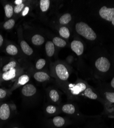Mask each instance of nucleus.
Masks as SVG:
<instances>
[{
	"instance_id": "4468645a",
	"label": "nucleus",
	"mask_w": 114,
	"mask_h": 128,
	"mask_svg": "<svg viewBox=\"0 0 114 128\" xmlns=\"http://www.w3.org/2000/svg\"><path fill=\"white\" fill-rule=\"evenodd\" d=\"M29 81V77L27 74H23L17 80L16 86H24Z\"/></svg>"
},
{
	"instance_id": "e433bc0d",
	"label": "nucleus",
	"mask_w": 114,
	"mask_h": 128,
	"mask_svg": "<svg viewBox=\"0 0 114 128\" xmlns=\"http://www.w3.org/2000/svg\"><path fill=\"white\" fill-rule=\"evenodd\" d=\"M20 128L17 127V126H14V127H13V128Z\"/></svg>"
},
{
	"instance_id": "cd10ccee",
	"label": "nucleus",
	"mask_w": 114,
	"mask_h": 128,
	"mask_svg": "<svg viewBox=\"0 0 114 128\" xmlns=\"http://www.w3.org/2000/svg\"><path fill=\"white\" fill-rule=\"evenodd\" d=\"M106 99L111 103H114V93L106 92L105 93Z\"/></svg>"
},
{
	"instance_id": "c85d7f7f",
	"label": "nucleus",
	"mask_w": 114,
	"mask_h": 128,
	"mask_svg": "<svg viewBox=\"0 0 114 128\" xmlns=\"http://www.w3.org/2000/svg\"><path fill=\"white\" fill-rule=\"evenodd\" d=\"M46 111L47 113L52 114H54L56 112L57 108L54 106L50 105V106H47V108L46 109Z\"/></svg>"
},
{
	"instance_id": "9d476101",
	"label": "nucleus",
	"mask_w": 114,
	"mask_h": 128,
	"mask_svg": "<svg viewBox=\"0 0 114 128\" xmlns=\"http://www.w3.org/2000/svg\"><path fill=\"white\" fill-rule=\"evenodd\" d=\"M17 76V70L16 68L8 71L3 72L2 76V79L5 81H8L14 79Z\"/></svg>"
},
{
	"instance_id": "1a4fd4ad",
	"label": "nucleus",
	"mask_w": 114,
	"mask_h": 128,
	"mask_svg": "<svg viewBox=\"0 0 114 128\" xmlns=\"http://www.w3.org/2000/svg\"><path fill=\"white\" fill-rule=\"evenodd\" d=\"M34 78L39 82H44L50 79V76L47 73L44 72H37L34 75Z\"/></svg>"
},
{
	"instance_id": "393cba45",
	"label": "nucleus",
	"mask_w": 114,
	"mask_h": 128,
	"mask_svg": "<svg viewBox=\"0 0 114 128\" xmlns=\"http://www.w3.org/2000/svg\"><path fill=\"white\" fill-rule=\"evenodd\" d=\"M17 64L15 61H12L5 65L2 68V71L3 72L8 71L9 70L15 69L16 67Z\"/></svg>"
},
{
	"instance_id": "72a5a7b5",
	"label": "nucleus",
	"mask_w": 114,
	"mask_h": 128,
	"mask_svg": "<svg viewBox=\"0 0 114 128\" xmlns=\"http://www.w3.org/2000/svg\"><path fill=\"white\" fill-rule=\"evenodd\" d=\"M3 42V38L1 34H0V47L2 45Z\"/></svg>"
},
{
	"instance_id": "a211bd4d",
	"label": "nucleus",
	"mask_w": 114,
	"mask_h": 128,
	"mask_svg": "<svg viewBox=\"0 0 114 128\" xmlns=\"http://www.w3.org/2000/svg\"><path fill=\"white\" fill-rule=\"evenodd\" d=\"M53 42L54 45L59 47H64L66 45V42L63 39L58 37H55L53 38Z\"/></svg>"
},
{
	"instance_id": "f8f14e48",
	"label": "nucleus",
	"mask_w": 114,
	"mask_h": 128,
	"mask_svg": "<svg viewBox=\"0 0 114 128\" xmlns=\"http://www.w3.org/2000/svg\"><path fill=\"white\" fill-rule=\"evenodd\" d=\"M21 47L23 52L25 54L30 56L33 54V49L29 46L27 42L25 40H22L21 42Z\"/></svg>"
},
{
	"instance_id": "6ab92c4d",
	"label": "nucleus",
	"mask_w": 114,
	"mask_h": 128,
	"mask_svg": "<svg viewBox=\"0 0 114 128\" xmlns=\"http://www.w3.org/2000/svg\"><path fill=\"white\" fill-rule=\"evenodd\" d=\"M6 51L8 54L11 56H16L18 52V49L16 46L14 45H9L7 46Z\"/></svg>"
},
{
	"instance_id": "f257e3e1",
	"label": "nucleus",
	"mask_w": 114,
	"mask_h": 128,
	"mask_svg": "<svg viewBox=\"0 0 114 128\" xmlns=\"http://www.w3.org/2000/svg\"><path fill=\"white\" fill-rule=\"evenodd\" d=\"M77 32L85 38L90 40H94L97 38V35L90 26L84 22H79L76 25Z\"/></svg>"
},
{
	"instance_id": "4be33fe9",
	"label": "nucleus",
	"mask_w": 114,
	"mask_h": 128,
	"mask_svg": "<svg viewBox=\"0 0 114 128\" xmlns=\"http://www.w3.org/2000/svg\"><path fill=\"white\" fill-rule=\"evenodd\" d=\"M5 13L7 18H10L13 16L14 9L13 7L9 4H7L4 7Z\"/></svg>"
},
{
	"instance_id": "f03ea898",
	"label": "nucleus",
	"mask_w": 114,
	"mask_h": 128,
	"mask_svg": "<svg viewBox=\"0 0 114 128\" xmlns=\"http://www.w3.org/2000/svg\"><path fill=\"white\" fill-rule=\"evenodd\" d=\"M55 71L57 77L62 81L68 80L69 74L66 67L63 64H59L56 66Z\"/></svg>"
},
{
	"instance_id": "20e7f679",
	"label": "nucleus",
	"mask_w": 114,
	"mask_h": 128,
	"mask_svg": "<svg viewBox=\"0 0 114 128\" xmlns=\"http://www.w3.org/2000/svg\"><path fill=\"white\" fill-rule=\"evenodd\" d=\"M99 15L103 19L111 22L114 16V8H107L103 6L99 10Z\"/></svg>"
},
{
	"instance_id": "2f4dec72",
	"label": "nucleus",
	"mask_w": 114,
	"mask_h": 128,
	"mask_svg": "<svg viewBox=\"0 0 114 128\" xmlns=\"http://www.w3.org/2000/svg\"><path fill=\"white\" fill-rule=\"evenodd\" d=\"M29 11V8L28 7H25L23 10V12H22V16H26L27 14L28 13Z\"/></svg>"
},
{
	"instance_id": "c9c22d12",
	"label": "nucleus",
	"mask_w": 114,
	"mask_h": 128,
	"mask_svg": "<svg viewBox=\"0 0 114 128\" xmlns=\"http://www.w3.org/2000/svg\"><path fill=\"white\" fill-rule=\"evenodd\" d=\"M111 23H112V24L114 26V16H113V18H112V20L111 21Z\"/></svg>"
},
{
	"instance_id": "9b49d317",
	"label": "nucleus",
	"mask_w": 114,
	"mask_h": 128,
	"mask_svg": "<svg viewBox=\"0 0 114 128\" xmlns=\"http://www.w3.org/2000/svg\"><path fill=\"white\" fill-rule=\"evenodd\" d=\"M45 50L48 56L51 57L55 53V46L53 42L48 41L45 45Z\"/></svg>"
},
{
	"instance_id": "ddd939ff",
	"label": "nucleus",
	"mask_w": 114,
	"mask_h": 128,
	"mask_svg": "<svg viewBox=\"0 0 114 128\" xmlns=\"http://www.w3.org/2000/svg\"><path fill=\"white\" fill-rule=\"evenodd\" d=\"M32 42L33 44L35 45L40 46L44 43L45 42V39L42 36L36 34L33 36L32 38Z\"/></svg>"
},
{
	"instance_id": "2eb2a0df",
	"label": "nucleus",
	"mask_w": 114,
	"mask_h": 128,
	"mask_svg": "<svg viewBox=\"0 0 114 128\" xmlns=\"http://www.w3.org/2000/svg\"><path fill=\"white\" fill-rule=\"evenodd\" d=\"M62 110L66 114H72L75 112V108L73 104H66L62 106Z\"/></svg>"
},
{
	"instance_id": "0eeeda50",
	"label": "nucleus",
	"mask_w": 114,
	"mask_h": 128,
	"mask_svg": "<svg viewBox=\"0 0 114 128\" xmlns=\"http://www.w3.org/2000/svg\"><path fill=\"white\" fill-rule=\"evenodd\" d=\"M71 48L72 50L76 53L78 56H81L82 54L84 51V46L82 42L80 41L75 40L71 42Z\"/></svg>"
},
{
	"instance_id": "aec40b11",
	"label": "nucleus",
	"mask_w": 114,
	"mask_h": 128,
	"mask_svg": "<svg viewBox=\"0 0 114 128\" xmlns=\"http://www.w3.org/2000/svg\"><path fill=\"white\" fill-rule=\"evenodd\" d=\"M84 95L85 96L91 100H96L98 98L97 95L93 92L90 88H86L84 90Z\"/></svg>"
},
{
	"instance_id": "7ed1b4c3",
	"label": "nucleus",
	"mask_w": 114,
	"mask_h": 128,
	"mask_svg": "<svg viewBox=\"0 0 114 128\" xmlns=\"http://www.w3.org/2000/svg\"><path fill=\"white\" fill-rule=\"evenodd\" d=\"M95 66L97 69L100 71L106 72L109 69L110 63L107 58L105 57H100L96 60Z\"/></svg>"
},
{
	"instance_id": "39448f33",
	"label": "nucleus",
	"mask_w": 114,
	"mask_h": 128,
	"mask_svg": "<svg viewBox=\"0 0 114 128\" xmlns=\"http://www.w3.org/2000/svg\"><path fill=\"white\" fill-rule=\"evenodd\" d=\"M11 114L10 108L8 104H3L0 106V120L5 121L8 120Z\"/></svg>"
},
{
	"instance_id": "dca6fc26",
	"label": "nucleus",
	"mask_w": 114,
	"mask_h": 128,
	"mask_svg": "<svg viewBox=\"0 0 114 128\" xmlns=\"http://www.w3.org/2000/svg\"><path fill=\"white\" fill-rule=\"evenodd\" d=\"M54 124L57 127H61L65 124V120L61 116H56L53 120Z\"/></svg>"
},
{
	"instance_id": "b1692460",
	"label": "nucleus",
	"mask_w": 114,
	"mask_h": 128,
	"mask_svg": "<svg viewBox=\"0 0 114 128\" xmlns=\"http://www.w3.org/2000/svg\"><path fill=\"white\" fill-rule=\"evenodd\" d=\"M49 96L50 99L54 102H57L59 100V95L57 91L56 90L53 89L50 91L49 93Z\"/></svg>"
},
{
	"instance_id": "423d86ee",
	"label": "nucleus",
	"mask_w": 114,
	"mask_h": 128,
	"mask_svg": "<svg viewBox=\"0 0 114 128\" xmlns=\"http://www.w3.org/2000/svg\"><path fill=\"white\" fill-rule=\"evenodd\" d=\"M21 92L24 96L30 97L36 93L37 89L32 84H26L23 87Z\"/></svg>"
},
{
	"instance_id": "6e6552de",
	"label": "nucleus",
	"mask_w": 114,
	"mask_h": 128,
	"mask_svg": "<svg viewBox=\"0 0 114 128\" xmlns=\"http://www.w3.org/2000/svg\"><path fill=\"white\" fill-rule=\"evenodd\" d=\"M86 85L83 82H79L77 84L74 85H70L69 89L71 93L74 95H78L81 92L84 91L86 88Z\"/></svg>"
},
{
	"instance_id": "473e14b6",
	"label": "nucleus",
	"mask_w": 114,
	"mask_h": 128,
	"mask_svg": "<svg viewBox=\"0 0 114 128\" xmlns=\"http://www.w3.org/2000/svg\"><path fill=\"white\" fill-rule=\"evenodd\" d=\"M15 3L17 5H20L23 3V1L22 0H16V1H15Z\"/></svg>"
},
{
	"instance_id": "5701e85b",
	"label": "nucleus",
	"mask_w": 114,
	"mask_h": 128,
	"mask_svg": "<svg viewBox=\"0 0 114 128\" xmlns=\"http://www.w3.org/2000/svg\"><path fill=\"white\" fill-rule=\"evenodd\" d=\"M59 34L62 37L65 38H68L70 36L69 30L66 27H62L60 28Z\"/></svg>"
},
{
	"instance_id": "7c9ffc66",
	"label": "nucleus",
	"mask_w": 114,
	"mask_h": 128,
	"mask_svg": "<svg viewBox=\"0 0 114 128\" xmlns=\"http://www.w3.org/2000/svg\"><path fill=\"white\" fill-rule=\"evenodd\" d=\"M7 96V92L2 88H0V100L5 98Z\"/></svg>"
},
{
	"instance_id": "a878e982",
	"label": "nucleus",
	"mask_w": 114,
	"mask_h": 128,
	"mask_svg": "<svg viewBox=\"0 0 114 128\" xmlns=\"http://www.w3.org/2000/svg\"><path fill=\"white\" fill-rule=\"evenodd\" d=\"M15 25V20L14 19H10L4 24L3 27L6 30L12 29Z\"/></svg>"
},
{
	"instance_id": "c756f323",
	"label": "nucleus",
	"mask_w": 114,
	"mask_h": 128,
	"mask_svg": "<svg viewBox=\"0 0 114 128\" xmlns=\"http://www.w3.org/2000/svg\"><path fill=\"white\" fill-rule=\"evenodd\" d=\"M24 6L25 5L23 3L20 4V5H18L16 6V7L14 8V12L16 14L20 13L23 10V9L24 8Z\"/></svg>"
},
{
	"instance_id": "f704fd0d",
	"label": "nucleus",
	"mask_w": 114,
	"mask_h": 128,
	"mask_svg": "<svg viewBox=\"0 0 114 128\" xmlns=\"http://www.w3.org/2000/svg\"><path fill=\"white\" fill-rule=\"evenodd\" d=\"M110 84H111V87L114 88V78H112V80H111V82H110Z\"/></svg>"
},
{
	"instance_id": "f3484780",
	"label": "nucleus",
	"mask_w": 114,
	"mask_h": 128,
	"mask_svg": "<svg viewBox=\"0 0 114 128\" xmlns=\"http://www.w3.org/2000/svg\"><path fill=\"white\" fill-rule=\"evenodd\" d=\"M71 20V16L69 14H63L59 19V22L62 25H66Z\"/></svg>"
},
{
	"instance_id": "bb28decb",
	"label": "nucleus",
	"mask_w": 114,
	"mask_h": 128,
	"mask_svg": "<svg viewBox=\"0 0 114 128\" xmlns=\"http://www.w3.org/2000/svg\"><path fill=\"white\" fill-rule=\"evenodd\" d=\"M46 61L43 58H40L39 59L36 64V68L38 70H40L42 69L45 65Z\"/></svg>"
},
{
	"instance_id": "412c9836",
	"label": "nucleus",
	"mask_w": 114,
	"mask_h": 128,
	"mask_svg": "<svg viewBox=\"0 0 114 128\" xmlns=\"http://www.w3.org/2000/svg\"><path fill=\"white\" fill-rule=\"evenodd\" d=\"M50 1L49 0H41L40 2V9L42 12L47 11L49 8Z\"/></svg>"
}]
</instances>
